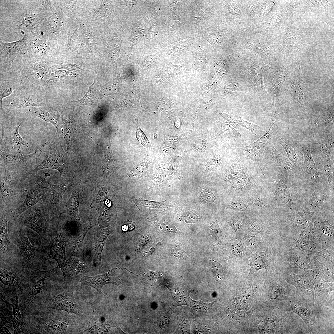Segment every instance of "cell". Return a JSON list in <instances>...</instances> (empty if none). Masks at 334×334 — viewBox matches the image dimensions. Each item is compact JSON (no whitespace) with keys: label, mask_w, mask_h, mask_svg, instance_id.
<instances>
[{"label":"cell","mask_w":334,"mask_h":334,"mask_svg":"<svg viewBox=\"0 0 334 334\" xmlns=\"http://www.w3.org/2000/svg\"><path fill=\"white\" fill-rule=\"evenodd\" d=\"M1 172H5L13 174L28 176L36 167L37 162L43 159L46 153L45 145L40 147L32 153L22 154L11 153L0 149Z\"/></svg>","instance_id":"obj_1"},{"label":"cell","mask_w":334,"mask_h":334,"mask_svg":"<svg viewBox=\"0 0 334 334\" xmlns=\"http://www.w3.org/2000/svg\"><path fill=\"white\" fill-rule=\"evenodd\" d=\"M49 213V209L40 204L29 208L16 220L17 225L30 228L37 233L41 238V245L46 246L49 242L47 220Z\"/></svg>","instance_id":"obj_2"},{"label":"cell","mask_w":334,"mask_h":334,"mask_svg":"<svg viewBox=\"0 0 334 334\" xmlns=\"http://www.w3.org/2000/svg\"><path fill=\"white\" fill-rule=\"evenodd\" d=\"M26 118L16 123H9L1 120L2 134L0 149L2 150L22 154L29 151V144L24 139L19 132V128Z\"/></svg>","instance_id":"obj_3"},{"label":"cell","mask_w":334,"mask_h":334,"mask_svg":"<svg viewBox=\"0 0 334 334\" xmlns=\"http://www.w3.org/2000/svg\"><path fill=\"white\" fill-rule=\"evenodd\" d=\"M17 225L10 231L11 240L19 248L23 263L31 267L36 266L41 259V248L33 246L23 226Z\"/></svg>","instance_id":"obj_4"},{"label":"cell","mask_w":334,"mask_h":334,"mask_svg":"<svg viewBox=\"0 0 334 334\" xmlns=\"http://www.w3.org/2000/svg\"><path fill=\"white\" fill-rule=\"evenodd\" d=\"M51 223L49 226L48 225V248L52 258L57 262L63 273L66 268V248L68 237L63 227L56 226L52 222Z\"/></svg>","instance_id":"obj_5"},{"label":"cell","mask_w":334,"mask_h":334,"mask_svg":"<svg viewBox=\"0 0 334 334\" xmlns=\"http://www.w3.org/2000/svg\"><path fill=\"white\" fill-rule=\"evenodd\" d=\"M46 149L43 161L30 172V175L36 174L38 171L44 169L57 170L61 175L67 174L69 171L68 161L62 148L53 143H48Z\"/></svg>","instance_id":"obj_6"},{"label":"cell","mask_w":334,"mask_h":334,"mask_svg":"<svg viewBox=\"0 0 334 334\" xmlns=\"http://www.w3.org/2000/svg\"><path fill=\"white\" fill-rule=\"evenodd\" d=\"M48 105L42 96L16 89L10 96L3 99L2 104L3 108L6 112L14 109Z\"/></svg>","instance_id":"obj_7"},{"label":"cell","mask_w":334,"mask_h":334,"mask_svg":"<svg viewBox=\"0 0 334 334\" xmlns=\"http://www.w3.org/2000/svg\"><path fill=\"white\" fill-rule=\"evenodd\" d=\"M9 213L0 212V262L4 263L14 261H22L19 250L11 242L8 232L7 225L10 218Z\"/></svg>","instance_id":"obj_8"},{"label":"cell","mask_w":334,"mask_h":334,"mask_svg":"<svg viewBox=\"0 0 334 334\" xmlns=\"http://www.w3.org/2000/svg\"><path fill=\"white\" fill-rule=\"evenodd\" d=\"M45 306L49 308L65 311L78 315L83 313L82 308L75 299L73 292L68 287L61 293L50 297Z\"/></svg>","instance_id":"obj_9"},{"label":"cell","mask_w":334,"mask_h":334,"mask_svg":"<svg viewBox=\"0 0 334 334\" xmlns=\"http://www.w3.org/2000/svg\"><path fill=\"white\" fill-rule=\"evenodd\" d=\"M44 187L35 184L28 191L23 203L10 213V220L15 221L24 212L34 205L43 203L47 199L48 194Z\"/></svg>","instance_id":"obj_10"},{"label":"cell","mask_w":334,"mask_h":334,"mask_svg":"<svg viewBox=\"0 0 334 334\" xmlns=\"http://www.w3.org/2000/svg\"><path fill=\"white\" fill-rule=\"evenodd\" d=\"M26 110L29 114L52 124L55 127L59 135L63 134V116L54 109L48 105L27 109Z\"/></svg>","instance_id":"obj_11"},{"label":"cell","mask_w":334,"mask_h":334,"mask_svg":"<svg viewBox=\"0 0 334 334\" xmlns=\"http://www.w3.org/2000/svg\"><path fill=\"white\" fill-rule=\"evenodd\" d=\"M103 190H99L93 193L94 199L90 207L95 208L98 213L97 223L99 225L105 227L108 225L113 217L109 201L104 195Z\"/></svg>","instance_id":"obj_12"},{"label":"cell","mask_w":334,"mask_h":334,"mask_svg":"<svg viewBox=\"0 0 334 334\" xmlns=\"http://www.w3.org/2000/svg\"><path fill=\"white\" fill-rule=\"evenodd\" d=\"M27 38L25 35L21 39L14 42L5 43L0 41V54L6 58V62L11 64L17 58L28 51Z\"/></svg>","instance_id":"obj_13"},{"label":"cell","mask_w":334,"mask_h":334,"mask_svg":"<svg viewBox=\"0 0 334 334\" xmlns=\"http://www.w3.org/2000/svg\"><path fill=\"white\" fill-rule=\"evenodd\" d=\"M271 189L274 194L278 204L292 208V195L286 181L281 179L273 180Z\"/></svg>","instance_id":"obj_14"},{"label":"cell","mask_w":334,"mask_h":334,"mask_svg":"<svg viewBox=\"0 0 334 334\" xmlns=\"http://www.w3.org/2000/svg\"><path fill=\"white\" fill-rule=\"evenodd\" d=\"M86 270L84 263L80 262L77 258L70 256L66 259L65 270L63 273L65 283L67 284L68 282L79 279Z\"/></svg>","instance_id":"obj_15"},{"label":"cell","mask_w":334,"mask_h":334,"mask_svg":"<svg viewBox=\"0 0 334 334\" xmlns=\"http://www.w3.org/2000/svg\"><path fill=\"white\" fill-rule=\"evenodd\" d=\"M275 126L270 124L268 129L262 137L254 143L244 148L245 152L253 159L258 161L271 139Z\"/></svg>","instance_id":"obj_16"},{"label":"cell","mask_w":334,"mask_h":334,"mask_svg":"<svg viewBox=\"0 0 334 334\" xmlns=\"http://www.w3.org/2000/svg\"><path fill=\"white\" fill-rule=\"evenodd\" d=\"M112 231L110 228L101 229L95 234L92 244V251L94 263L101 266V255L105 241Z\"/></svg>","instance_id":"obj_17"},{"label":"cell","mask_w":334,"mask_h":334,"mask_svg":"<svg viewBox=\"0 0 334 334\" xmlns=\"http://www.w3.org/2000/svg\"><path fill=\"white\" fill-rule=\"evenodd\" d=\"M118 281L117 278L109 277L107 273H105L92 276L83 275L80 278V282L82 285L92 287L104 296L101 291L103 286L109 283L117 285Z\"/></svg>","instance_id":"obj_18"},{"label":"cell","mask_w":334,"mask_h":334,"mask_svg":"<svg viewBox=\"0 0 334 334\" xmlns=\"http://www.w3.org/2000/svg\"><path fill=\"white\" fill-rule=\"evenodd\" d=\"M307 200V208L312 212L319 211L328 203L329 195L323 189H314L310 192Z\"/></svg>","instance_id":"obj_19"},{"label":"cell","mask_w":334,"mask_h":334,"mask_svg":"<svg viewBox=\"0 0 334 334\" xmlns=\"http://www.w3.org/2000/svg\"><path fill=\"white\" fill-rule=\"evenodd\" d=\"M51 270L45 271V274L40 278L27 291L26 296L24 300V306L27 309L33 301L36 296L41 292L45 286L49 279V275Z\"/></svg>","instance_id":"obj_20"},{"label":"cell","mask_w":334,"mask_h":334,"mask_svg":"<svg viewBox=\"0 0 334 334\" xmlns=\"http://www.w3.org/2000/svg\"><path fill=\"white\" fill-rule=\"evenodd\" d=\"M303 152L304 165L307 175L313 182L319 184L321 177L312 157L310 147H304Z\"/></svg>","instance_id":"obj_21"},{"label":"cell","mask_w":334,"mask_h":334,"mask_svg":"<svg viewBox=\"0 0 334 334\" xmlns=\"http://www.w3.org/2000/svg\"><path fill=\"white\" fill-rule=\"evenodd\" d=\"M213 139L223 141L237 139L242 135L232 126L227 124H221L219 127L213 128Z\"/></svg>","instance_id":"obj_22"},{"label":"cell","mask_w":334,"mask_h":334,"mask_svg":"<svg viewBox=\"0 0 334 334\" xmlns=\"http://www.w3.org/2000/svg\"><path fill=\"white\" fill-rule=\"evenodd\" d=\"M101 87L97 84L96 80L95 79L93 83L90 86L84 97L78 101L72 102L75 105H86L94 108L101 98Z\"/></svg>","instance_id":"obj_23"},{"label":"cell","mask_w":334,"mask_h":334,"mask_svg":"<svg viewBox=\"0 0 334 334\" xmlns=\"http://www.w3.org/2000/svg\"><path fill=\"white\" fill-rule=\"evenodd\" d=\"M289 259L291 265L306 271L312 268L310 255L301 249H297L290 255Z\"/></svg>","instance_id":"obj_24"},{"label":"cell","mask_w":334,"mask_h":334,"mask_svg":"<svg viewBox=\"0 0 334 334\" xmlns=\"http://www.w3.org/2000/svg\"><path fill=\"white\" fill-rule=\"evenodd\" d=\"M27 279L7 264L0 262V281L4 285H11L16 281Z\"/></svg>","instance_id":"obj_25"},{"label":"cell","mask_w":334,"mask_h":334,"mask_svg":"<svg viewBox=\"0 0 334 334\" xmlns=\"http://www.w3.org/2000/svg\"><path fill=\"white\" fill-rule=\"evenodd\" d=\"M93 225V224L88 225L82 229L79 235L72 239L69 240L67 242V251L70 256H75L78 254L81 250L82 244L85 235Z\"/></svg>","instance_id":"obj_26"},{"label":"cell","mask_w":334,"mask_h":334,"mask_svg":"<svg viewBox=\"0 0 334 334\" xmlns=\"http://www.w3.org/2000/svg\"><path fill=\"white\" fill-rule=\"evenodd\" d=\"M289 281L298 289L312 295H314L313 284L305 275L294 273L289 275Z\"/></svg>","instance_id":"obj_27"},{"label":"cell","mask_w":334,"mask_h":334,"mask_svg":"<svg viewBox=\"0 0 334 334\" xmlns=\"http://www.w3.org/2000/svg\"><path fill=\"white\" fill-rule=\"evenodd\" d=\"M323 162L324 170L328 179L329 189L333 191L334 189V165L330 158V152L327 148L322 149Z\"/></svg>","instance_id":"obj_28"},{"label":"cell","mask_w":334,"mask_h":334,"mask_svg":"<svg viewBox=\"0 0 334 334\" xmlns=\"http://www.w3.org/2000/svg\"><path fill=\"white\" fill-rule=\"evenodd\" d=\"M118 162L112 154L110 143L108 144L104 152L102 164V170L106 173L113 172L117 168Z\"/></svg>","instance_id":"obj_29"},{"label":"cell","mask_w":334,"mask_h":334,"mask_svg":"<svg viewBox=\"0 0 334 334\" xmlns=\"http://www.w3.org/2000/svg\"><path fill=\"white\" fill-rule=\"evenodd\" d=\"M265 252L256 253L252 254L249 258L250 269V274L262 269H267L268 263Z\"/></svg>","instance_id":"obj_30"},{"label":"cell","mask_w":334,"mask_h":334,"mask_svg":"<svg viewBox=\"0 0 334 334\" xmlns=\"http://www.w3.org/2000/svg\"><path fill=\"white\" fill-rule=\"evenodd\" d=\"M293 311L303 320L309 328H312L315 321V316L311 313L310 310L305 306L295 304L292 307Z\"/></svg>","instance_id":"obj_31"},{"label":"cell","mask_w":334,"mask_h":334,"mask_svg":"<svg viewBox=\"0 0 334 334\" xmlns=\"http://www.w3.org/2000/svg\"><path fill=\"white\" fill-rule=\"evenodd\" d=\"M30 76L36 81L44 83L50 74L48 65L45 62H40L34 64L30 72Z\"/></svg>","instance_id":"obj_32"},{"label":"cell","mask_w":334,"mask_h":334,"mask_svg":"<svg viewBox=\"0 0 334 334\" xmlns=\"http://www.w3.org/2000/svg\"><path fill=\"white\" fill-rule=\"evenodd\" d=\"M45 182L50 185L53 196L51 203L53 207L56 208L61 201L63 195L70 184L68 182H66L60 184L54 185L45 180Z\"/></svg>","instance_id":"obj_33"},{"label":"cell","mask_w":334,"mask_h":334,"mask_svg":"<svg viewBox=\"0 0 334 334\" xmlns=\"http://www.w3.org/2000/svg\"><path fill=\"white\" fill-rule=\"evenodd\" d=\"M305 275L313 284L332 282L333 279L323 273L317 268H311L306 271Z\"/></svg>","instance_id":"obj_34"},{"label":"cell","mask_w":334,"mask_h":334,"mask_svg":"<svg viewBox=\"0 0 334 334\" xmlns=\"http://www.w3.org/2000/svg\"><path fill=\"white\" fill-rule=\"evenodd\" d=\"M313 225L324 237L333 240V227L326 219L320 218L315 220Z\"/></svg>","instance_id":"obj_35"},{"label":"cell","mask_w":334,"mask_h":334,"mask_svg":"<svg viewBox=\"0 0 334 334\" xmlns=\"http://www.w3.org/2000/svg\"><path fill=\"white\" fill-rule=\"evenodd\" d=\"M271 147L272 156L278 165L286 172L293 173L294 170L293 166L289 160L281 154L272 144Z\"/></svg>","instance_id":"obj_36"},{"label":"cell","mask_w":334,"mask_h":334,"mask_svg":"<svg viewBox=\"0 0 334 334\" xmlns=\"http://www.w3.org/2000/svg\"><path fill=\"white\" fill-rule=\"evenodd\" d=\"M80 200V195L79 193L74 192L70 196L66 207V212L72 215L78 221L80 220L78 213Z\"/></svg>","instance_id":"obj_37"},{"label":"cell","mask_w":334,"mask_h":334,"mask_svg":"<svg viewBox=\"0 0 334 334\" xmlns=\"http://www.w3.org/2000/svg\"><path fill=\"white\" fill-rule=\"evenodd\" d=\"M278 140L285 150L288 158L294 166L299 167L300 162L296 151L291 144L280 137L278 138Z\"/></svg>","instance_id":"obj_38"},{"label":"cell","mask_w":334,"mask_h":334,"mask_svg":"<svg viewBox=\"0 0 334 334\" xmlns=\"http://www.w3.org/2000/svg\"><path fill=\"white\" fill-rule=\"evenodd\" d=\"M333 284L328 283H319L315 284L314 291L316 297L326 298L330 295H333Z\"/></svg>","instance_id":"obj_39"},{"label":"cell","mask_w":334,"mask_h":334,"mask_svg":"<svg viewBox=\"0 0 334 334\" xmlns=\"http://www.w3.org/2000/svg\"><path fill=\"white\" fill-rule=\"evenodd\" d=\"M16 89L13 83L6 80L0 79V110H3L2 104L3 99L10 96Z\"/></svg>","instance_id":"obj_40"},{"label":"cell","mask_w":334,"mask_h":334,"mask_svg":"<svg viewBox=\"0 0 334 334\" xmlns=\"http://www.w3.org/2000/svg\"><path fill=\"white\" fill-rule=\"evenodd\" d=\"M10 305L12 306L13 309V317L12 321L13 322L14 333L15 334L19 332L21 324V316L18 305V294L16 296L14 302Z\"/></svg>","instance_id":"obj_41"},{"label":"cell","mask_w":334,"mask_h":334,"mask_svg":"<svg viewBox=\"0 0 334 334\" xmlns=\"http://www.w3.org/2000/svg\"><path fill=\"white\" fill-rule=\"evenodd\" d=\"M230 123L233 127L237 125H240L248 130L255 135H256L258 128L259 127V125H255L242 118H240L238 120H236L231 118Z\"/></svg>","instance_id":"obj_42"},{"label":"cell","mask_w":334,"mask_h":334,"mask_svg":"<svg viewBox=\"0 0 334 334\" xmlns=\"http://www.w3.org/2000/svg\"><path fill=\"white\" fill-rule=\"evenodd\" d=\"M314 263L316 267L325 274L334 279V268L329 264H325L319 261L316 257L314 258Z\"/></svg>","instance_id":"obj_43"},{"label":"cell","mask_w":334,"mask_h":334,"mask_svg":"<svg viewBox=\"0 0 334 334\" xmlns=\"http://www.w3.org/2000/svg\"><path fill=\"white\" fill-rule=\"evenodd\" d=\"M293 92L295 97L300 103L305 102L306 101V95L303 91V89L299 84H293Z\"/></svg>","instance_id":"obj_44"},{"label":"cell","mask_w":334,"mask_h":334,"mask_svg":"<svg viewBox=\"0 0 334 334\" xmlns=\"http://www.w3.org/2000/svg\"><path fill=\"white\" fill-rule=\"evenodd\" d=\"M231 170L233 174L236 177L248 182L249 178L247 175L239 167L237 164L233 163L231 166Z\"/></svg>","instance_id":"obj_45"},{"label":"cell","mask_w":334,"mask_h":334,"mask_svg":"<svg viewBox=\"0 0 334 334\" xmlns=\"http://www.w3.org/2000/svg\"><path fill=\"white\" fill-rule=\"evenodd\" d=\"M231 248L232 253L234 255L238 257L242 255L243 253V246L239 240H235L233 241L231 246Z\"/></svg>","instance_id":"obj_46"},{"label":"cell","mask_w":334,"mask_h":334,"mask_svg":"<svg viewBox=\"0 0 334 334\" xmlns=\"http://www.w3.org/2000/svg\"><path fill=\"white\" fill-rule=\"evenodd\" d=\"M136 135L138 141L143 146L146 148L151 147L150 143L138 125Z\"/></svg>","instance_id":"obj_47"},{"label":"cell","mask_w":334,"mask_h":334,"mask_svg":"<svg viewBox=\"0 0 334 334\" xmlns=\"http://www.w3.org/2000/svg\"><path fill=\"white\" fill-rule=\"evenodd\" d=\"M188 301L189 302L190 306L193 310L199 312H201L205 309L206 304L202 301H195L191 299L190 297L187 298Z\"/></svg>","instance_id":"obj_48"},{"label":"cell","mask_w":334,"mask_h":334,"mask_svg":"<svg viewBox=\"0 0 334 334\" xmlns=\"http://www.w3.org/2000/svg\"><path fill=\"white\" fill-rule=\"evenodd\" d=\"M227 176L229 183L232 186L234 189L238 190H241L244 189V186L241 180L229 174L227 175Z\"/></svg>","instance_id":"obj_49"},{"label":"cell","mask_w":334,"mask_h":334,"mask_svg":"<svg viewBox=\"0 0 334 334\" xmlns=\"http://www.w3.org/2000/svg\"><path fill=\"white\" fill-rule=\"evenodd\" d=\"M34 45L35 48L41 51L45 52L49 51V44L45 40L38 39L35 41Z\"/></svg>","instance_id":"obj_50"},{"label":"cell","mask_w":334,"mask_h":334,"mask_svg":"<svg viewBox=\"0 0 334 334\" xmlns=\"http://www.w3.org/2000/svg\"><path fill=\"white\" fill-rule=\"evenodd\" d=\"M317 255L324 258L328 264L333 266L334 255L332 252L323 249L319 251L318 252Z\"/></svg>","instance_id":"obj_51"},{"label":"cell","mask_w":334,"mask_h":334,"mask_svg":"<svg viewBox=\"0 0 334 334\" xmlns=\"http://www.w3.org/2000/svg\"><path fill=\"white\" fill-rule=\"evenodd\" d=\"M22 23L25 28L28 29H32L36 25L37 21L36 19L32 17L26 15L24 17Z\"/></svg>","instance_id":"obj_52"},{"label":"cell","mask_w":334,"mask_h":334,"mask_svg":"<svg viewBox=\"0 0 334 334\" xmlns=\"http://www.w3.org/2000/svg\"><path fill=\"white\" fill-rule=\"evenodd\" d=\"M143 206L151 208H156L162 206L164 202H154L139 199L137 200Z\"/></svg>","instance_id":"obj_53"},{"label":"cell","mask_w":334,"mask_h":334,"mask_svg":"<svg viewBox=\"0 0 334 334\" xmlns=\"http://www.w3.org/2000/svg\"><path fill=\"white\" fill-rule=\"evenodd\" d=\"M150 221L156 227L160 229L171 232L175 230L173 227L169 224L160 222L156 221L155 219L153 220V219H151Z\"/></svg>","instance_id":"obj_54"},{"label":"cell","mask_w":334,"mask_h":334,"mask_svg":"<svg viewBox=\"0 0 334 334\" xmlns=\"http://www.w3.org/2000/svg\"><path fill=\"white\" fill-rule=\"evenodd\" d=\"M244 239L246 242L250 246L255 245L257 241V238L255 235L251 233H245Z\"/></svg>","instance_id":"obj_55"},{"label":"cell","mask_w":334,"mask_h":334,"mask_svg":"<svg viewBox=\"0 0 334 334\" xmlns=\"http://www.w3.org/2000/svg\"><path fill=\"white\" fill-rule=\"evenodd\" d=\"M251 201L252 203L261 208H265L263 200L261 197L259 195H254L251 197Z\"/></svg>","instance_id":"obj_56"},{"label":"cell","mask_w":334,"mask_h":334,"mask_svg":"<svg viewBox=\"0 0 334 334\" xmlns=\"http://www.w3.org/2000/svg\"><path fill=\"white\" fill-rule=\"evenodd\" d=\"M248 228L249 230L254 232L259 233L263 231L261 226L253 221L250 222L248 223Z\"/></svg>","instance_id":"obj_57"},{"label":"cell","mask_w":334,"mask_h":334,"mask_svg":"<svg viewBox=\"0 0 334 334\" xmlns=\"http://www.w3.org/2000/svg\"><path fill=\"white\" fill-rule=\"evenodd\" d=\"M49 326L54 329L62 330L66 329L67 324L64 322L53 321L52 323L49 325Z\"/></svg>","instance_id":"obj_58"},{"label":"cell","mask_w":334,"mask_h":334,"mask_svg":"<svg viewBox=\"0 0 334 334\" xmlns=\"http://www.w3.org/2000/svg\"><path fill=\"white\" fill-rule=\"evenodd\" d=\"M148 237L146 235H143L139 238L136 248L137 251H139L149 242Z\"/></svg>","instance_id":"obj_59"},{"label":"cell","mask_w":334,"mask_h":334,"mask_svg":"<svg viewBox=\"0 0 334 334\" xmlns=\"http://www.w3.org/2000/svg\"><path fill=\"white\" fill-rule=\"evenodd\" d=\"M231 207L234 209L242 211H245L247 208L245 203L240 201L233 202Z\"/></svg>","instance_id":"obj_60"},{"label":"cell","mask_w":334,"mask_h":334,"mask_svg":"<svg viewBox=\"0 0 334 334\" xmlns=\"http://www.w3.org/2000/svg\"><path fill=\"white\" fill-rule=\"evenodd\" d=\"M157 246V244H152L148 247L143 252V257H146L151 255L156 249Z\"/></svg>","instance_id":"obj_61"},{"label":"cell","mask_w":334,"mask_h":334,"mask_svg":"<svg viewBox=\"0 0 334 334\" xmlns=\"http://www.w3.org/2000/svg\"><path fill=\"white\" fill-rule=\"evenodd\" d=\"M230 224L233 228L236 231H239L242 227L241 222L237 220H233L231 221Z\"/></svg>","instance_id":"obj_62"},{"label":"cell","mask_w":334,"mask_h":334,"mask_svg":"<svg viewBox=\"0 0 334 334\" xmlns=\"http://www.w3.org/2000/svg\"><path fill=\"white\" fill-rule=\"evenodd\" d=\"M41 4L46 8H49L50 5V2L49 1H41Z\"/></svg>","instance_id":"obj_63"}]
</instances>
